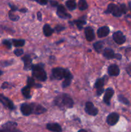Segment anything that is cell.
I'll return each instance as SVG.
<instances>
[{
  "mask_svg": "<svg viewBox=\"0 0 131 132\" xmlns=\"http://www.w3.org/2000/svg\"><path fill=\"white\" fill-rule=\"evenodd\" d=\"M66 71L67 69L60 68V67L55 68L52 70V76L55 79L61 80L65 77Z\"/></svg>",
  "mask_w": 131,
  "mask_h": 132,
  "instance_id": "277c9868",
  "label": "cell"
},
{
  "mask_svg": "<svg viewBox=\"0 0 131 132\" xmlns=\"http://www.w3.org/2000/svg\"><path fill=\"white\" fill-rule=\"evenodd\" d=\"M104 13L107 14H112L114 17H117V18L121 17L123 14L120 6H118V5H115L114 3L109 4L107 6L106 10L104 12Z\"/></svg>",
  "mask_w": 131,
  "mask_h": 132,
  "instance_id": "3957f363",
  "label": "cell"
},
{
  "mask_svg": "<svg viewBox=\"0 0 131 132\" xmlns=\"http://www.w3.org/2000/svg\"><path fill=\"white\" fill-rule=\"evenodd\" d=\"M3 72L2 71H1V70H0V76H1V75L3 74Z\"/></svg>",
  "mask_w": 131,
  "mask_h": 132,
  "instance_id": "681fc988",
  "label": "cell"
},
{
  "mask_svg": "<svg viewBox=\"0 0 131 132\" xmlns=\"http://www.w3.org/2000/svg\"></svg>",
  "mask_w": 131,
  "mask_h": 132,
  "instance_id": "816d5d0a",
  "label": "cell"
},
{
  "mask_svg": "<svg viewBox=\"0 0 131 132\" xmlns=\"http://www.w3.org/2000/svg\"><path fill=\"white\" fill-rule=\"evenodd\" d=\"M66 6L69 10H74L77 7V3L73 0H68L66 2Z\"/></svg>",
  "mask_w": 131,
  "mask_h": 132,
  "instance_id": "484cf974",
  "label": "cell"
},
{
  "mask_svg": "<svg viewBox=\"0 0 131 132\" xmlns=\"http://www.w3.org/2000/svg\"><path fill=\"white\" fill-rule=\"evenodd\" d=\"M57 14L59 18H62V19H70L71 18V15L67 12L65 7L62 5H58Z\"/></svg>",
  "mask_w": 131,
  "mask_h": 132,
  "instance_id": "52a82bcc",
  "label": "cell"
},
{
  "mask_svg": "<svg viewBox=\"0 0 131 132\" xmlns=\"http://www.w3.org/2000/svg\"><path fill=\"white\" fill-rule=\"evenodd\" d=\"M9 85H10V84H9L8 82H5L4 83H3L2 85H1V88H2L3 89L8 88L9 87Z\"/></svg>",
  "mask_w": 131,
  "mask_h": 132,
  "instance_id": "b9f144b4",
  "label": "cell"
},
{
  "mask_svg": "<svg viewBox=\"0 0 131 132\" xmlns=\"http://www.w3.org/2000/svg\"><path fill=\"white\" fill-rule=\"evenodd\" d=\"M27 86H29L30 88H32L33 86L36 88H41V85H39V84H35V80L32 77H28V80H27Z\"/></svg>",
  "mask_w": 131,
  "mask_h": 132,
  "instance_id": "d4e9b609",
  "label": "cell"
},
{
  "mask_svg": "<svg viewBox=\"0 0 131 132\" xmlns=\"http://www.w3.org/2000/svg\"><path fill=\"white\" fill-rule=\"evenodd\" d=\"M78 132H87V131H86V130H83V129H82V130H80Z\"/></svg>",
  "mask_w": 131,
  "mask_h": 132,
  "instance_id": "7dc6e473",
  "label": "cell"
},
{
  "mask_svg": "<svg viewBox=\"0 0 131 132\" xmlns=\"http://www.w3.org/2000/svg\"><path fill=\"white\" fill-rule=\"evenodd\" d=\"M3 45H5L7 48L10 49L12 48V43L8 39H5L3 41Z\"/></svg>",
  "mask_w": 131,
  "mask_h": 132,
  "instance_id": "d6a6232c",
  "label": "cell"
},
{
  "mask_svg": "<svg viewBox=\"0 0 131 132\" xmlns=\"http://www.w3.org/2000/svg\"><path fill=\"white\" fill-rule=\"evenodd\" d=\"M33 1H36L37 3L40 4L41 5H45L48 3V0H33Z\"/></svg>",
  "mask_w": 131,
  "mask_h": 132,
  "instance_id": "8d00e7d4",
  "label": "cell"
},
{
  "mask_svg": "<svg viewBox=\"0 0 131 132\" xmlns=\"http://www.w3.org/2000/svg\"><path fill=\"white\" fill-rule=\"evenodd\" d=\"M8 16L9 18H10L12 21H18L19 19V15L14 14V12L11 11V10L8 12Z\"/></svg>",
  "mask_w": 131,
  "mask_h": 132,
  "instance_id": "4dcf8cb0",
  "label": "cell"
},
{
  "mask_svg": "<svg viewBox=\"0 0 131 132\" xmlns=\"http://www.w3.org/2000/svg\"><path fill=\"white\" fill-rule=\"evenodd\" d=\"M73 1H74V0H73Z\"/></svg>",
  "mask_w": 131,
  "mask_h": 132,
  "instance_id": "f907efd6",
  "label": "cell"
},
{
  "mask_svg": "<svg viewBox=\"0 0 131 132\" xmlns=\"http://www.w3.org/2000/svg\"><path fill=\"white\" fill-rule=\"evenodd\" d=\"M69 24H75L77 28L79 30H82L83 28V26L86 23V16H83V18H80L78 20H74L72 22H69Z\"/></svg>",
  "mask_w": 131,
  "mask_h": 132,
  "instance_id": "d6986e66",
  "label": "cell"
},
{
  "mask_svg": "<svg viewBox=\"0 0 131 132\" xmlns=\"http://www.w3.org/2000/svg\"><path fill=\"white\" fill-rule=\"evenodd\" d=\"M65 27L61 25V24H58V25H57L56 27H55V30L57 32H62V31H63L64 30H65Z\"/></svg>",
  "mask_w": 131,
  "mask_h": 132,
  "instance_id": "e575fe53",
  "label": "cell"
},
{
  "mask_svg": "<svg viewBox=\"0 0 131 132\" xmlns=\"http://www.w3.org/2000/svg\"><path fill=\"white\" fill-rule=\"evenodd\" d=\"M119 6H120L121 9V11L122 12H123V14H125L127 12V6H126V5H125V4H121V5H119Z\"/></svg>",
  "mask_w": 131,
  "mask_h": 132,
  "instance_id": "d590c367",
  "label": "cell"
},
{
  "mask_svg": "<svg viewBox=\"0 0 131 132\" xmlns=\"http://www.w3.org/2000/svg\"><path fill=\"white\" fill-rule=\"evenodd\" d=\"M128 6H129V9L131 11V2L130 1H129V2H128Z\"/></svg>",
  "mask_w": 131,
  "mask_h": 132,
  "instance_id": "c3c4849f",
  "label": "cell"
},
{
  "mask_svg": "<svg viewBox=\"0 0 131 132\" xmlns=\"http://www.w3.org/2000/svg\"><path fill=\"white\" fill-rule=\"evenodd\" d=\"M8 5H9V6H10V9H11V11L15 12V11H17V10H19L17 6H15V5H12V4H11V3H9Z\"/></svg>",
  "mask_w": 131,
  "mask_h": 132,
  "instance_id": "74e56055",
  "label": "cell"
},
{
  "mask_svg": "<svg viewBox=\"0 0 131 132\" xmlns=\"http://www.w3.org/2000/svg\"><path fill=\"white\" fill-rule=\"evenodd\" d=\"M0 103H2L3 105L5 106L6 108H8L9 110H13L15 108V106H14V104L12 103V101L10 99H9L8 98H7L5 95L1 94H0Z\"/></svg>",
  "mask_w": 131,
  "mask_h": 132,
  "instance_id": "ba28073f",
  "label": "cell"
},
{
  "mask_svg": "<svg viewBox=\"0 0 131 132\" xmlns=\"http://www.w3.org/2000/svg\"><path fill=\"white\" fill-rule=\"evenodd\" d=\"M13 45L15 47H21L24 46L25 44V40L24 39H12V41Z\"/></svg>",
  "mask_w": 131,
  "mask_h": 132,
  "instance_id": "83f0119b",
  "label": "cell"
},
{
  "mask_svg": "<svg viewBox=\"0 0 131 132\" xmlns=\"http://www.w3.org/2000/svg\"><path fill=\"white\" fill-rule=\"evenodd\" d=\"M104 88L102 89H100V90H97V91H96V94H97L98 96H100V95H101V94L104 93Z\"/></svg>",
  "mask_w": 131,
  "mask_h": 132,
  "instance_id": "ee69618b",
  "label": "cell"
},
{
  "mask_svg": "<svg viewBox=\"0 0 131 132\" xmlns=\"http://www.w3.org/2000/svg\"><path fill=\"white\" fill-rule=\"evenodd\" d=\"M103 42L101 41H97L93 44V47L95 48V51L97 53H100L101 52V49L103 47Z\"/></svg>",
  "mask_w": 131,
  "mask_h": 132,
  "instance_id": "f1b7e54d",
  "label": "cell"
},
{
  "mask_svg": "<svg viewBox=\"0 0 131 132\" xmlns=\"http://www.w3.org/2000/svg\"><path fill=\"white\" fill-rule=\"evenodd\" d=\"M118 101L121 103H123V104H125V105H129L130 104V103L128 99L123 95H118Z\"/></svg>",
  "mask_w": 131,
  "mask_h": 132,
  "instance_id": "f546056e",
  "label": "cell"
},
{
  "mask_svg": "<svg viewBox=\"0 0 131 132\" xmlns=\"http://www.w3.org/2000/svg\"><path fill=\"white\" fill-rule=\"evenodd\" d=\"M54 30L48 24H46L43 27V33L46 37H50L53 33Z\"/></svg>",
  "mask_w": 131,
  "mask_h": 132,
  "instance_id": "7402d4cb",
  "label": "cell"
},
{
  "mask_svg": "<svg viewBox=\"0 0 131 132\" xmlns=\"http://www.w3.org/2000/svg\"><path fill=\"white\" fill-rule=\"evenodd\" d=\"M85 36H86V39L88 41H93L95 39V32L92 28L90 27H87L85 28Z\"/></svg>",
  "mask_w": 131,
  "mask_h": 132,
  "instance_id": "5bb4252c",
  "label": "cell"
},
{
  "mask_svg": "<svg viewBox=\"0 0 131 132\" xmlns=\"http://www.w3.org/2000/svg\"><path fill=\"white\" fill-rule=\"evenodd\" d=\"M113 38L116 43L118 45H123L126 41V37L121 31H117L114 32L113 35Z\"/></svg>",
  "mask_w": 131,
  "mask_h": 132,
  "instance_id": "5b68a950",
  "label": "cell"
},
{
  "mask_svg": "<svg viewBox=\"0 0 131 132\" xmlns=\"http://www.w3.org/2000/svg\"><path fill=\"white\" fill-rule=\"evenodd\" d=\"M115 54H116L114 53V50L111 48H106L104 49V52H103V55L107 59H114Z\"/></svg>",
  "mask_w": 131,
  "mask_h": 132,
  "instance_id": "ffe728a7",
  "label": "cell"
},
{
  "mask_svg": "<svg viewBox=\"0 0 131 132\" xmlns=\"http://www.w3.org/2000/svg\"><path fill=\"white\" fill-rule=\"evenodd\" d=\"M19 11L21 12H22V13H26L27 11H28V10H27L26 9H24V8H23V9H19Z\"/></svg>",
  "mask_w": 131,
  "mask_h": 132,
  "instance_id": "bcb514c9",
  "label": "cell"
},
{
  "mask_svg": "<svg viewBox=\"0 0 131 132\" xmlns=\"http://www.w3.org/2000/svg\"><path fill=\"white\" fill-rule=\"evenodd\" d=\"M104 78H99L96 81L95 84V88L96 90L102 89L104 86Z\"/></svg>",
  "mask_w": 131,
  "mask_h": 132,
  "instance_id": "cb8c5ba5",
  "label": "cell"
},
{
  "mask_svg": "<svg viewBox=\"0 0 131 132\" xmlns=\"http://www.w3.org/2000/svg\"><path fill=\"white\" fill-rule=\"evenodd\" d=\"M22 61L24 63V70L26 71L32 70V59L30 55H25L22 57Z\"/></svg>",
  "mask_w": 131,
  "mask_h": 132,
  "instance_id": "30bf717a",
  "label": "cell"
},
{
  "mask_svg": "<svg viewBox=\"0 0 131 132\" xmlns=\"http://www.w3.org/2000/svg\"><path fill=\"white\" fill-rule=\"evenodd\" d=\"M46 128L53 132H62V129L60 125L57 123H48L46 125Z\"/></svg>",
  "mask_w": 131,
  "mask_h": 132,
  "instance_id": "ac0fdd59",
  "label": "cell"
},
{
  "mask_svg": "<svg viewBox=\"0 0 131 132\" xmlns=\"http://www.w3.org/2000/svg\"><path fill=\"white\" fill-rule=\"evenodd\" d=\"M50 5H51L52 6H53V7L58 6V5H59V3H58L57 1H54V0H50Z\"/></svg>",
  "mask_w": 131,
  "mask_h": 132,
  "instance_id": "60d3db41",
  "label": "cell"
},
{
  "mask_svg": "<svg viewBox=\"0 0 131 132\" xmlns=\"http://www.w3.org/2000/svg\"><path fill=\"white\" fill-rule=\"evenodd\" d=\"M0 132H22V131L19 130H17V129H15V130H5V129L3 128V130H0Z\"/></svg>",
  "mask_w": 131,
  "mask_h": 132,
  "instance_id": "f35d334b",
  "label": "cell"
},
{
  "mask_svg": "<svg viewBox=\"0 0 131 132\" xmlns=\"http://www.w3.org/2000/svg\"><path fill=\"white\" fill-rule=\"evenodd\" d=\"M21 112L23 113V115L25 116H28L32 113V108L30 104H24L21 106Z\"/></svg>",
  "mask_w": 131,
  "mask_h": 132,
  "instance_id": "e0dca14e",
  "label": "cell"
},
{
  "mask_svg": "<svg viewBox=\"0 0 131 132\" xmlns=\"http://www.w3.org/2000/svg\"><path fill=\"white\" fill-rule=\"evenodd\" d=\"M126 72L128 73V76L131 77V63L130 64H128L127 67H126Z\"/></svg>",
  "mask_w": 131,
  "mask_h": 132,
  "instance_id": "ab89813d",
  "label": "cell"
},
{
  "mask_svg": "<svg viewBox=\"0 0 131 132\" xmlns=\"http://www.w3.org/2000/svg\"><path fill=\"white\" fill-rule=\"evenodd\" d=\"M122 58V55L119 54H115V57L114 59H116L118 60H121Z\"/></svg>",
  "mask_w": 131,
  "mask_h": 132,
  "instance_id": "f6af8a7d",
  "label": "cell"
},
{
  "mask_svg": "<svg viewBox=\"0 0 131 132\" xmlns=\"http://www.w3.org/2000/svg\"><path fill=\"white\" fill-rule=\"evenodd\" d=\"M85 111L87 114L92 116H95L98 113V110L94 106L91 102H87L85 105Z\"/></svg>",
  "mask_w": 131,
  "mask_h": 132,
  "instance_id": "8992f818",
  "label": "cell"
},
{
  "mask_svg": "<svg viewBox=\"0 0 131 132\" xmlns=\"http://www.w3.org/2000/svg\"><path fill=\"white\" fill-rule=\"evenodd\" d=\"M14 54L16 55V56L19 57V56H21V55H23V53H24V52H23V49L17 48V49H15V50H14Z\"/></svg>",
  "mask_w": 131,
  "mask_h": 132,
  "instance_id": "836d02e7",
  "label": "cell"
},
{
  "mask_svg": "<svg viewBox=\"0 0 131 132\" xmlns=\"http://www.w3.org/2000/svg\"><path fill=\"white\" fill-rule=\"evenodd\" d=\"M32 76L38 79L39 81H46L47 79V74L44 69V66L42 64H37L32 66Z\"/></svg>",
  "mask_w": 131,
  "mask_h": 132,
  "instance_id": "7a4b0ae2",
  "label": "cell"
},
{
  "mask_svg": "<svg viewBox=\"0 0 131 132\" xmlns=\"http://www.w3.org/2000/svg\"><path fill=\"white\" fill-rule=\"evenodd\" d=\"M72 79H73V75L71 73V72L68 70H67L66 73V76L64 77V81L62 83V88H64L69 86L70 85Z\"/></svg>",
  "mask_w": 131,
  "mask_h": 132,
  "instance_id": "9a60e30c",
  "label": "cell"
},
{
  "mask_svg": "<svg viewBox=\"0 0 131 132\" xmlns=\"http://www.w3.org/2000/svg\"><path fill=\"white\" fill-rule=\"evenodd\" d=\"M114 94V90L111 88H109L106 90L105 93V95L104 97V101L105 102V104L107 105H110V99H111L112 97L113 96Z\"/></svg>",
  "mask_w": 131,
  "mask_h": 132,
  "instance_id": "7c38bea8",
  "label": "cell"
},
{
  "mask_svg": "<svg viewBox=\"0 0 131 132\" xmlns=\"http://www.w3.org/2000/svg\"><path fill=\"white\" fill-rule=\"evenodd\" d=\"M14 63L13 60H5V61H1L0 62V65L3 67H8V66L12 65Z\"/></svg>",
  "mask_w": 131,
  "mask_h": 132,
  "instance_id": "1f68e13d",
  "label": "cell"
},
{
  "mask_svg": "<svg viewBox=\"0 0 131 132\" xmlns=\"http://www.w3.org/2000/svg\"><path fill=\"white\" fill-rule=\"evenodd\" d=\"M17 126V124L16 122L9 121V122H7L5 124H4L2 126V128L3 129H5V130H12L16 129Z\"/></svg>",
  "mask_w": 131,
  "mask_h": 132,
  "instance_id": "44dd1931",
  "label": "cell"
},
{
  "mask_svg": "<svg viewBox=\"0 0 131 132\" xmlns=\"http://www.w3.org/2000/svg\"><path fill=\"white\" fill-rule=\"evenodd\" d=\"M54 103L59 108H71L74 105V102L69 95L66 94H60L55 97Z\"/></svg>",
  "mask_w": 131,
  "mask_h": 132,
  "instance_id": "6da1fadb",
  "label": "cell"
},
{
  "mask_svg": "<svg viewBox=\"0 0 131 132\" xmlns=\"http://www.w3.org/2000/svg\"><path fill=\"white\" fill-rule=\"evenodd\" d=\"M119 119V114L116 113V112H113V113H110V114L107 116L106 119V122L109 125H110V126H114V125H115L118 122Z\"/></svg>",
  "mask_w": 131,
  "mask_h": 132,
  "instance_id": "9c48e42d",
  "label": "cell"
},
{
  "mask_svg": "<svg viewBox=\"0 0 131 132\" xmlns=\"http://www.w3.org/2000/svg\"><path fill=\"white\" fill-rule=\"evenodd\" d=\"M21 92L24 97L26 99H29L31 98L30 95V88L28 86L23 87L21 90Z\"/></svg>",
  "mask_w": 131,
  "mask_h": 132,
  "instance_id": "603a6c76",
  "label": "cell"
},
{
  "mask_svg": "<svg viewBox=\"0 0 131 132\" xmlns=\"http://www.w3.org/2000/svg\"><path fill=\"white\" fill-rule=\"evenodd\" d=\"M119 68L117 64H110L108 67V73L110 76H118L119 74Z\"/></svg>",
  "mask_w": 131,
  "mask_h": 132,
  "instance_id": "4fadbf2b",
  "label": "cell"
},
{
  "mask_svg": "<svg viewBox=\"0 0 131 132\" xmlns=\"http://www.w3.org/2000/svg\"><path fill=\"white\" fill-rule=\"evenodd\" d=\"M37 19H38V20L40 21H41L42 19V16L41 12H38L37 14Z\"/></svg>",
  "mask_w": 131,
  "mask_h": 132,
  "instance_id": "7bdbcfd3",
  "label": "cell"
},
{
  "mask_svg": "<svg viewBox=\"0 0 131 132\" xmlns=\"http://www.w3.org/2000/svg\"><path fill=\"white\" fill-rule=\"evenodd\" d=\"M110 33V29L107 26H104L98 28L97 30V35L98 37L101 38V37H106Z\"/></svg>",
  "mask_w": 131,
  "mask_h": 132,
  "instance_id": "2e32d148",
  "label": "cell"
},
{
  "mask_svg": "<svg viewBox=\"0 0 131 132\" xmlns=\"http://www.w3.org/2000/svg\"><path fill=\"white\" fill-rule=\"evenodd\" d=\"M78 6L79 10H85L88 8V4H87L86 0H79Z\"/></svg>",
  "mask_w": 131,
  "mask_h": 132,
  "instance_id": "4316f807",
  "label": "cell"
},
{
  "mask_svg": "<svg viewBox=\"0 0 131 132\" xmlns=\"http://www.w3.org/2000/svg\"><path fill=\"white\" fill-rule=\"evenodd\" d=\"M32 108V113H35L36 115L42 114L46 112V109L44 107L42 106V105L39 104H35V103H32L30 104Z\"/></svg>",
  "mask_w": 131,
  "mask_h": 132,
  "instance_id": "8fae6325",
  "label": "cell"
}]
</instances>
